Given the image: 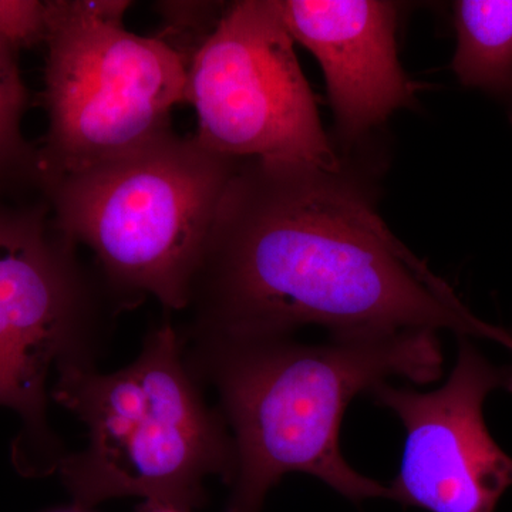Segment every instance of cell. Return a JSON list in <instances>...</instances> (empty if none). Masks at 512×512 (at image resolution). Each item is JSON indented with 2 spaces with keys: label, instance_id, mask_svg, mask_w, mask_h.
Masks as SVG:
<instances>
[{
  "label": "cell",
  "instance_id": "7c38bea8",
  "mask_svg": "<svg viewBox=\"0 0 512 512\" xmlns=\"http://www.w3.org/2000/svg\"><path fill=\"white\" fill-rule=\"evenodd\" d=\"M46 13L39 0H0V39L18 52L45 42Z\"/></svg>",
  "mask_w": 512,
  "mask_h": 512
},
{
  "label": "cell",
  "instance_id": "7a4b0ae2",
  "mask_svg": "<svg viewBox=\"0 0 512 512\" xmlns=\"http://www.w3.org/2000/svg\"><path fill=\"white\" fill-rule=\"evenodd\" d=\"M184 342L202 384L220 397L234 447L228 512H261L266 495L291 473L318 478L353 503L387 498L389 485L350 467L340 429L350 402L393 377L429 383L443 372L436 332L333 338Z\"/></svg>",
  "mask_w": 512,
  "mask_h": 512
},
{
  "label": "cell",
  "instance_id": "30bf717a",
  "mask_svg": "<svg viewBox=\"0 0 512 512\" xmlns=\"http://www.w3.org/2000/svg\"><path fill=\"white\" fill-rule=\"evenodd\" d=\"M453 12L457 79L500 101L512 121V0H461Z\"/></svg>",
  "mask_w": 512,
  "mask_h": 512
},
{
  "label": "cell",
  "instance_id": "4fadbf2b",
  "mask_svg": "<svg viewBox=\"0 0 512 512\" xmlns=\"http://www.w3.org/2000/svg\"><path fill=\"white\" fill-rule=\"evenodd\" d=\"M137 512H191L181 510V508L173 507L164 503H158V501H143L138 505Z\"/></svg>",
  "mask_w": 512,
  "mask_h": 512
},
{
  "label": "cell",
  "instance_id": "52a82bcc",
  "mask_svg": "<svg viewBox=\"0 0 512 512\" xmlns=\"http://www.w3.org/2000/svg\"><path fill=\"white\" fill-rule=\"evenodd\" d=\"M293 45L281 0L228 3L187 62L202 146L234 160L343 167Z\"/></svg>",
  "mask_w": 512,
  "mask_h": 512
},
{
  "label": "cell",
  "instance_id": "5b68a950",
  "mask_svg": "<svg viewBox=\"0 0 512 512\" xmlns=\"http://www.w3.org/2000/svg\"><path fill=\"white\" fill-rule=\"evenodd\" d=\"M123 309L42 192L0 200V407L20 420L12 460L22 476L57 473L67 453L47 419L49 377L96 367Z\"/></svg>",
  "mask_w": 512,
  "mask_h": 512
},
{
  "label": "cell",
  "instance_id": "ba28073f",
  "mask_svg": "<svg viewBox=\"0 0 512 512\" xmlns=\"http://www.w3.org/2000/svg\"><path fill=\"white\" fill-rule=\"evenodd\" d=\"M494 390L512 392V365H493L466 338L440 389L419 393L387 383L372 389L406 430L390 500L429 512L497 510L512 487V458L485 426L484 402Z\"/></svg>",
  "mask_w": 512,
  "mask_h": 512
},
{
  "label": "cell",
  "instance_id": "5bb4252c",
  "mask_svg": "<svg viewBox=\"0 0 512 512\" xmlns=\"http://www.w3.org/2000/svg\"><path fill=\"white\" fill-rule=\"evenodd\" d=\"M0 200H3V198H0Z\"/></svg>",
  "mask_w": 512,
  "mask_h": 512
},
{
  "label": "cell",
  "instance_id": "8992f818",
  "mask_svg": "<svg viewBox=\"0 0 512 512\" xmlns=\"http://www.w3.org/2000/svg\"><path fill=\"white\" fill-rule=\"evenodd\" d=\"M131 5L46 2L42 188L174 131L171 113L187 103V62L160 37L136 35L124 26Z\"/></svg>",
  "mask_w": 512,
  "mask_h": 512
},
{
  "label": "cell",
  "instance_id": "9c48e42d",
  "mask_svg": "<svg viewBox=\"0 0 512 512\" xmlns=\"http://www.w3.org/2000/svg\"><path fill=\"white\" fill-rule=\"evenodd\" d=\"M281 6L293 40L322 67L343 143H357L412 104V83L397 53V3L281 0Z\"/></svg>",
  "mask_w": 512,
  "mask_h": 512
},
{
  "label": "cell",
  "instance_id": "8fae6325",
  "mask_svg": "<svg viewBox=\"0 0 512 512\" xmlns=\"http://www.w3.org/2000/svg\"><path fill=\"white\" fill-rule=\"evenodd\" d=\"M18 55L0 39V198L42 192L39 147L23 134L29 96Z\"/></svg>",
  "mask_w": 512,
  "mask_h": 512
},
{
  "label": "cell",
  "instance_id": "6da1fadb",
  "mask_svg": "<svg viewBox=\"0 0 512 512\" xmlns=\"http://www.w3.org/2000/svg\"><path fill=\"white\" fill-rule=\"evenodd\" d=\"M188 340L333 338L448 330L512 350L390 231L352 167L244 160L212 221L188 292Z\"/></svg>",
  "mask_w": 512,
  "mask_h": 512
},
{
  "label": "cell",
  "instance_id": "277c9868",
  "mask_svg": "<svg viewBox=\"0 0 512 512\" xmlns=\"http://www.w3.org/2000/svg\"><path fill=\"white\" fill-rule=\"evenodd\" d=\"M241 160L174 131L92 168L47 181L60 231L93 252L123 308L147 296L184 312L225 188Z\"/></svg>",
  "mask_w": 512,
  "mask_h": 512
},
{
  "label": "cell",
  "instance_id": "3957f363",
  "mask_svg": "<svg viewBox=\"0 0 512 512\" xmlns=\"http://www.w3.org/2000/svg\"><path fill=\"white\" fill-rule=\"evenodd\" d=\"M50 396L87 430L86 446L67 453L57 473L74 507L138 497L185 511L204 507L205 483L231 481L234 447L224 417L205 402L170 318L154 326L130 365L57 370Z\"/></svg>",
  "mask_w": 512,
  "mask_h": 512
}]
</instances>
